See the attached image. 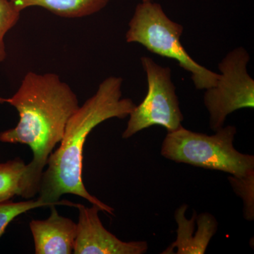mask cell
Segmentation results:
<instances>
[{
  "label": "cell",
  "mask_w": 254,
  "mask_h": 254,
  "mask_svg": "<svg viewBox=\"0 0 254 254\" xmlns=\"http://www.w3.org/2000/svg\"><path fill=\"white\" fill-rule=\"evenodd\" d=\"M123 83L118 76L105 78L68 120L59 148L50 154L42 175L40 200L76 208L78 203L60 200L62 195H76L114 215V208L91 195L83 185V153L87 137L95 127L110 119L126 118L136 107L133 100L123 98Z\"/></svg>",
  "instance_id": "1"
},
{
  "label": "cell",
  "mask_w": 254,
  "mask_h": 254,
  "mask_svg": "<svg viewBox=\"0 0 254 254\" xmlns=\"http://www.w3.org/2000/svg\"><path fill=\"white\" fill-rule=\"evenodd\" d=\"M4 101L16 108L19 121L0 133V141L28 145L33 155L30 164L42 177L68 120L79 108L77 95L56 73L28 71L18 91Z\"/></svg>",
  "instance_id": "2"
},
{
  "label": "cell",
  "mask_w": 254,
  "mask_h": 254,
  "mask_svg": "<svg viewBox=\"0 0 254 254\" xmlns=\"http://www.w3.org/2000/svg\"><path fill=\"white\" fill-rule=\"evenodd\" d=\"M237 128L222 127L212 136L182 126L168 132L161 146L164 158L232 176L244 177L254 172V156L240 153L234 147Z\"/></svg>",
  "instance_id": "3"
},
{
  "label": "cell",
  "mask_w": 254,
  "mask_h": 254,
  "mask_svg": "<svg viewBox=\"0 0 254 254\" xmlns=\"http://www.w3.org/2000/svg\"><path fill=\"white\" fill-rule=\"evenodd\" d=\"M183 31V26L170 19L161 5L151 0L137 5L125 37L127 43H138L153 54L176 60L190 73L196 89L215 86L220 74L190 58L180 41Z\"/></svg>",
  "instance_id": "4"
},
{
  "label": "cell",
  "mask_w": 254,
  "mask_h": 254,
  "mask_svg": "<svg viewBox=\"0 0 254 254\" xmlns=\"http://www.w3.org/2000/svg\"><path fill=\"white\" fill-rule=\"evenodd\" d=\"M141 62L146 74L148 91L143 101L128 115L122 136L125 139L155 125L164 127L168 132L174 131L182 127L184 120L170 68L160 66L149 57H142Z\"/></svg>",
  "instance_id": "5"
},
{
  "label": "cell",
  "mask_w": 254,
  "mask_h": 254,
  "mask_svg": "<svg viewBox=\"0 0 254 254\" xmlns=\"http://www.w3.org/2000/svg\"><path fill=\"white\" fill-rule=\"evenodd\" d=\"M250 58L245 48L238 47L219 63L218 81L215 86L205 89L203 96L213 131L222 128L227 117L234 112L254 108V80L247 71Z\"/></svg>",
  "instance_id": "6"
},
{
  "label": "cell",
  "mask_w": 254,
  "mask_h": 254,
  "mask_svg": "<svg viewBox=\"0 0 254 254\" xmlns=\"http://www.w3.org/2000/svg\"><path fill=\"white\" fill-rule=\"evenodd\" d=\"M78 221L73 253L75 254H143L148 250L145 241L123 242L107 230L95 205L78 204Z\"/></svg>",
  "instance_id": "7"
},
{
  "label": "cell",
  "mask_w": 254,
  "mask_h": 254,
  "mask_svg": "<svg viewBox=\"0 0 254 254\" xmlns=\"http://www.w3.org/2000/svg\"><path fill=\"white\" fill-rule=\"evenodd\" d=\"M187 205H182L175 213L177 224V239L163 254H203L209 243L218 231L216 218L209 213L197 215L193 212L191 218H187Z\"/></svg>",
  "instance_id": "8"
},
{
  "label": "cell",
  "mask_w": 254,
  "mask_h": 254,
  "mask_svg": "<svg viewBox=\"0 0 254 254\" xmlns=\"http://www.w3.org/2000/svg\"><path fill=\"white\" fill-rule=\"evenodd\" d=\"M49 218L33 220L30 229L36 254H71L76 241L77 224L71 219L61 216L56 206L50 207Z\"/></svg>",
  "instance_id": "9"
},
{
  "label": "cell",
  "mask_w": 254,
  "mask_h": 254,
  "mask_svg": "<svg viewBox=\"0 0 254 254\" xmlns=\"http://www.w3.org/2000/svg\"><path fill=\"white\" fill-rule=\"evenodd\" d=\"M41 177L21 158L0 163V203L11 200L15 195L31 199L38 194Z\"/></svg>",
  "instance_id": "10"
},
{
  "label": "cell",
  "mask_w": 254,
  "mask_h": 254,
  "mask_svg": "<svg viewBox=\"0 0 254 254\" xmlns=\"http://www.w3.org/2000/svg\"><path fill=\"white\" fill-rule=\"evenodd\" d=\"M22 11L32 6H38L64 18L86 17L99 12L110 0H11Z\"/></svg>",
  "instance_id": "11"
},
{
  "label": "cell",
  "mask_w": 254,
  "mask_h": 254,
  "mask_svg": "<svg viewBox=\"0 0 254 254\" xmlns=\"http://www.w3.org/2000/svg\"><path fill=\"white\" fill-rule=\"evenodd\" d=\"M53 203H47L37 198L36 199H30L26 201L14 202L11 200L0 203V237L6 230V227L11 221L17 218L21 214L27 213L33 209L42 207H51Z\"/></svg>",
  "instance_id": "12"
},
{
  "label": "cell",
  "mask_w": 254,
  "mask_h": 254,
  "mask_svg": "<svg viewBox=\"0 0 254 254\" xmlns=\"http://www.w3.org/2000/svg\"><path fill=\"white\" fill-rule=\"evenodd\" d=\"M228 180L237 195L244 203V217L249 221L254 219V172L244 177H228Z\"/></svg>",
  "instance_id": "13"
},
{
  "label": "cell",
  "mask_w": 254,
  "mask_h": 254,
  "mask_svg": "<svg viewBox=\"0 0 254 254\" xmlns=\"http://www.w3.org/2000/svg\"><path fill=\"white\" fill-rule=\"evenodd\" d=\"M21 13L11 0H0V64L6 58L4 37L17 23Z\"/></svg>",
  "instance_id": "14"
},
{
  "label": "cell",
  "mask_w": 254,
  "mask_h": 254,
  "mask_svg": "<svg viewBox=\"0 0 254 254\" xmlns=\"http://www.w3.org/2000/svg\"><path fill=\"white\" fill-rule=\"evenodd\" d=\"M4 100H5V98H1V97H0V103H1V104H3V103H5Z\"/></svg>",
  "instance_id": "15"
},
{
  "label": "cell",
  "mask_w": 254,
  "mask_h": 254,
  "mask_svg": "<svg viewBox=\"0 0 254 254\" xmlns=\"http://www.w3.org/2000/svg\"><path fill=\"white\" fill-rule=\"evenodd\" d=\"M142 1H151V0H141Z\"/></svg>",
  "instance_id": "16"
}]
</instances>
